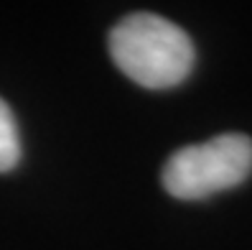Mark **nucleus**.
<instances>
[{"label":"nucleus","instance_id":"nucleus-1","mask_svg":"<svg viewBox=\"0 0 252 250\" xmlns=\"http://www.w3.org/2000/svg\"><path fill=\"white\" fill-rule=\"evenodd\" d=\"M110 56L127 79L145 90H171L189 79L194 41L181 26L156 13H130L110 31Z\"/></svg>","mask_w":252,"mask_h":250},{"label":"nucleus","instance_id":"nucleus-2","mask_svg":"<svg viewBox=\"0 0 252 250\" xmlns=\"http://www.w3.org/2000/svg\"><path fill=\"white\" fill-rule=\"evenodd\" d=\"M252 174V138L245 133H221L212 141L184 145L163 164V189L184 202L209 199L240 186Z\"/></svg>","mask_w":252,"mask_h":250},{"label":"nucleus","instance_id":"nucleus-3","mask_svg":"<svg viewBox=\"0 0 252 250\" xmlns=\"http://www.w3.org/2000/svg\"><path fill=\"white\" fill-rule=\"evenodd\" d=\"M21 161V136H18V123L13 117V110L8 102L0 97V174L16 169Z\"/></svg>","mask_w":252,"mask_h":250}]
</instances>
